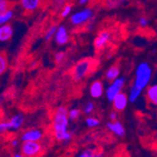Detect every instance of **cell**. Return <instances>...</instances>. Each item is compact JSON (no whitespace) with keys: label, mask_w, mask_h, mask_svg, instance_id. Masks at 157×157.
Here are the masks:
<instances>
[{"label":"cell","mask_w":157,"mask_h":157,"mask_svg":"<svg viewBox=\"0 0 157 157\" xmlns=\"http://www.w3.org/2000/svg\"><path fill=\"white\" fill-rule=\"evenodd\" d=\"M52 128L56 141L68 143L72 140L73 134L69 131L68 109L65 106H59L56 109L52 120Z\"/></svg>","instance_id":"1"},{"label":"cell","mask_w":157,"mask_h":157,"mask_svg":"<svg viewBox=\"0 0 157 157\" xmlns=\"http://www.w3.org/2000/svg\"><path fill=\"white\" fill-rule=\"evenodd\" d=\"M99 65L97 59L87 58L80 60L72 70V76L75 80H80L92 74Z\"/></svg>","instance_id":"2"},{"label":"cell","mask_w":157,"mask_h":157,"mask_svg":"<svg viewBox=\"0 0 157 157\" xmlns=\"http://www.w3.org/2000/svg\"><path fill=\"white\" fill-rule=\"evenodd\" d=\"M151 76V70L147 63H142L138 66L136 70V77L135 82V87L142 91L148 85Z\"/></svg>","instance_id":"3"},{"label":"cell","mask_w":157,"mask_h":157,"mask_svg":"<svg viewBox=\"0 0 157 157\" xmlns=\"http://www.w3.org/2000/svg\"><path fill=\"white\" fill-rule=\"evenodd\" d=\"M44 150L40 141H25L21 144V152L26 157H39Z\"/></svg>","instance_id":"4"},{"label":"cell","mask_w":157,"mask_h":157,"mask_svg":"<svg viewBox=\"0 0 157 157\" xmlns=\"http://www.w3.org/2000/svg\"><path fill=\"white\" fill-rule=\"evenodd\" d=\"M44 138V132L38 128H31L22 133L20 141H41Z\"/></svg>","instance_id":"5"},{"label":"cell","mask_w":157,"mask_h":157,"mask_svg":"<svg viewBox=\"0 0 157 157\" xmlns=\"http://www.w3.org/2000/svg\"><path fill=\"white\" fill-rule=\"evenodd\" d=\"M123 83H124L123 78L115 79L114 80V83L108 88V90L106 91V96L110 102H112L114 97L121 92V90H122V87H123Z\"/></svg>","instance_id":"6"},{"label":"cell","mask_w":157,"mask_h":157,"mask_svg":"<svg viewBox=\"0 0 157 157\" xmlns=\"http://www.w3.org/2000/svg\"><path fill=\"white\" fill-rule=\"evenodd\" d=\"M113 102V106H114V110L116 111H123L128 104V98L126 96V94L120 92L119 94H117L114 99L112 100Z\"/></svg>","instance_id":"7"},{"label":"cell","mask_w":157,"mask_h":157,"mask_svg":"<svg viewBox=\"0 0 157 157\" xmlns=\"http://www.w3.org/2000/svg\"><path fill=\"white\" fill-rule=\"evenodd\" d=\"M24 122H25V117L23 114H16V115H14L8 121L9 131H13V132L19 131L23 127Z\"/></svg>","instance_id":"8"},{"label":"cell","mask_w":157,"mask_h":157,"mask_svg":"<svg viewBox=\"0 0 157 157\" xmlns=\"http://www.w3.org/2000/svg\"><path fill=\"white\" fill-rule=\"evenodd\" d=\"M92 15V11L90 9H87L83 11L75 13L74 16H72V23L75 25H80L84 22H87Z\"/></svg>","instance_id":"9"},{"label":"cell","mask_w":157,"mask_h":157,"mask_svg":"<svg viewBox=\"0 0 157 157\" xmlns=\"http://www.w3.org/2000/svg\"><path fill=\"white\" fill-rule=\"evenodd\" d=\"M106 127L108 128V130L113 133L114 135H116L117 136L122 137L125 135V129L123 125L119 121H110L107 122Z\"/></svg>","instance_id":"10"},{"label":"cell","mask_w":157,"mask_h":157,"mask_svg":"<svg viewBox=\"0 0 157 157\" xmlns=\"http://www.w3.org/2000/svg\"><path fill=\"white\" fill-rule=\"evenodd\" d=\"M109 40H110V33L108 31H103V32H101V33L98 35V37L96 38V40L94 41L95 49L97 51L102 50L107 44V42L109 41Z\"/></svg>","instance_id":"11"},{"label":"cell","mask_w":157,"mask_h":157,"mask_svg":"<svg viewBox=\"0 0 157 157\" xmlns=\"http://www.w3.org/2000/svg\"><path fill=\"white\" fill-rule=\"evenodd\" d=\"M104 87L100 81H95L90 87V95L93 98H100L103 95Z\"/></svg>","instance_id":"12"},{"label":"cell","mask_w":157,"mask_h":157,"mask_svg":"<svg viewBox=\"0 0 157 157\" xmlns=\"http://www.w3.org/2000/svg\"><path fill=\"white\" fill-rule=\"evenodd\" d=\"M40 4V0H21V5L27 11L35 10Z\"/></svg>","instance_id":"13"},{"label":"cell","mask_w":157,"mask_h":157,"mask_svg":"<svg viewBox=\"0 0 157 157\" xmlns=\"http://www.w3.org/2000/svg\"><path fill=\"white\" fill-rule=\"evenodd\" d=\"M69 37L67 34V31L65 29L64 26H60L58 31H56V40L59 44H65L68 41Z\"/></svg>","instance_id":"14"},{"label":"cell","mask_w":157,"mask_h":157,"mask_svg":"<svg viewBox=\"0 0 157 157\" xmlns=\"http://www.w3.org/2000/svg\"><path fill=\"white\" fill-rule=\"evenodd\" d=\"M12 36V27L10 25H4L0 27V40H8Z\"/></svg>","instance_id":"15"},{"label":"cell","mask_w":157,"mask_h":157,"mask_svg":"<svg viewBox=\"0 0 157 157\" xmlns=\"http://www.w3.org/2000/svg\"><path fill=\"white\" fill-rule=\"evenodd\" d=\"M119 74H120V67L118 66V64H114L107 71V73H106V79L109 82H112V81H114L115 79H117Z\"/></svg>","instance_id":"16"},{"label":"cell","mask_w":157,"mask_h":157,"mask_svg":"<svg viewBox=\"0 0 157 157\" xmlns=\"http://www.w3.org/2000/svg\"><path fill=\"white\" fill-rule=\"evenodd\" d=\"M147 98L149 101L154 105H157V86L153 85L147 90Z\"/></svg>","instance_id":"17"},{"label":"cell","mask_w":157,"mask_h":157,"mask_svg":"<svg viewBox=\"0 0 157 157\" xmlns=\"http://www.w3.org/2000/svg\"><path fill=\"white\" fill-rule=\"evenodd\" d=\"M75 157H103V153L99 151H95L92 149H87V150H84L79 154H77Z\"/></svg>","instance_id":"18"},{"label":"cell","mask_w":157,"mask_h":157,"mask_svg":"<svg viewBox=\"0 0 157 157\" xmlns=\"http://www.w3.org/2000/svg\"><path fill=\"white\" fill-rule=\"evenodd\" d=\"M8 69V58L5 52L0 51V75H3Z\"/></svg>","instance_id":"19"},{"label":"cell","mask_w":157,"mask_h":157,"mask_svg":"<svg viewBox=\"0 0 157 157\" xmlns=\"http://www.w3.org/2000/svg\"><path fill=\"white\" fill-rule=\"evenodd\" d=\"M15 3L9 1V0H0V13L6 12L8 10H11Z\"/></svg>","instance_id":"20"},{"label":"cell","mask_w":157,"mask_h":157,"mask_svg":"<svg viewBox=\"0 0 157 157\" xmlns=\"http://www.w3.org/2000/svg\"><path fill=\"white\" fill-rule=\"evenodd\" d=\"M81 115V111L77 108H73L68 111V117L71 121H76Z\"/></svg>","instance_id":"21"},{"label":"cell","mask_w":157,"mask_h":157,"mask_svg":"<svg viewBox=\"0 0 157 157\" xmlns=\"http://www.w3.org/2000/svg\"><path fill=\"white\" fill-rule=\"evenodd\" d=\"M86 123L89 128H95L100 124V121L97 118L94 117H89L86 119Z\"/></svg>","instance_id":"22"},{"label":"cell","mask_w":157,"mask_h":157,"mask_svg":"<svg viewBox=\"0 0 157 157\" xmlns=\"http://www.w3.org/2000/svg\"><path fill=\"white\" fill-rule=\"evenodd\" d=\"M11 17H12V11L11 10H8L6 12L0 13V25L7 23Z\"/></svg>","instance_id":"23"},{"label":"cell","mask_w":157,"mask_h":157,"mask_svg":"<svg viewBox=\"0 0 157 157\" xmlns=\"http://www.w3.org/2000/svg\"><path fill=\"white\" fill-rule=\"evenodd\" d=\"M140 93H141V90H139L138 89H136L135 87V86H133L132 90H131V93H130V102H132V103L136 102V100L138 98Z\"/></svg>","instance_id":"24"},{"label":"cell","mask_w":157,"mask_h":157,"mask_svg":"<svg viewBox=\"0 0 157 157\" xmlns=\"http://www.w3.org/2000/svg\"><path fill=\"white\" fill-rule=\"evenodd\" d=\"M9 131L8 121H0V135H3Z\"/></svg>","instance_id":"25"},{"label":"cell","mask_w":157,"mask_h":157,"mask_svg":"<svg viewBox=\"0 0 157 157\" xmlns=\"http://www.w3.org/2000/svg\"><path fill=\"white\" fill-rule=\"evenodd\" d=\"M93 110H94V104L91 103V102L88 103L84 107V112L86 114H91Z\"/></svg>","instance_id":"26"},{"label":"cell","mask_w":157,"mask_h":157,"mask_svg":"<svg viewBox=\"0 0 157 157\" xmlns=\"http://www.w3.org/2000/svg\"><path fill=\"white\" fill-rule=\"evenodd\" d=\"M56 31V25H53L50 29L47 31V33H46V35H45V39L46 40H50L52 37H53V35L55 34V32Z\"/></svg>","instance_id":"27"},{"label":"cell","mask_w":157,"mask_h":157,"mask_svg":"<svg viewBox=\"0 0 157 157\" xmlns=\"http://www.w3.org/2000/svg\"><path fill=\"white\" fill-rule=\"evenodd\" d=\"M71 9H72V6H71V5L65 6V8L63 9V10H62V12H61V16H62V17H66V16L68 15V14L70 13Z\"/></svg>","instance_id":"28"},{"label":"cell","mask_w":157,"mask_h":157,"mask_svg":"<svg viewBox=\"0 0 157 157\" xmlns=\"http://www.w3.org/2000/svg\"><path fill=\"white\" fill-rule=\"evenodd\" d=\"M19 145H20V139H18L17 137L13 138V139L10 141V146H11L12 148H17V147H19Z\"/></svg>","instance_id":"29"},{"label":"cell","mask_w":157,"mask_h":157,"mask_svg":"<svg viewBox=\"0 0 157 157\" xmlns=\"http://www.w3.org/2000/svg\"><path fill=\"white\" fill-rule=\"evenodd\" d=\"M109 118L111 120V121H117L118 119V111L116 110H114L110 113V115H109Z\"/></svg>","instance_id":"30"},{"label":"cell","mask_w":157,"mask_h":157,"mask_svg":"<svg viewBox=\"0 0 157 157\" xmlns=\"http://www.w3.org/2000/svg\"><path fill=\"white\" fill-rule=\"evenodd\" d=\"M63 58H64V53H58L56 55V62H60L62 59H63Z\"/></svg>","instance_id":"31"},{"label":"cell","mask_w":157,"mask_h":157,"mask_svg":"<svg viewBox=\"0 0 157 157\" xmlns=\"http://www.w3.org/2000/svg\"><path fill=\"white\" fill-rule=\"evenodd\" d=\"M147 23H148V21H147L145 18H141V19H140V25H143V26H144V25H147Z\"/></svg>","instance_id":"32"},{"label":"cell","mask_w":157,"mask_h":157,"mask_svg":"<svg viewBox=\"0 0 157 157\" xmlns=\"http://www.w3.org/2000/svg\"><path fill=\"white\" fill-rule=\"evenodd\" d=\"M12 157H26V156H25L22 152H16L12 155Z\"/></svg>","instance_id":"33"},{"label":"cell","mask_w":157,"mask_h":157,"mask_svg":"<svg viewBox=\"0 0 157 157\" xmlns=\"http://www.w3.org/2000/svg\"><path fill=\"white\" fill-rule=\"evenodd\" d=\"M88 1H89V0H81V1H80V3H81V4H84V3L88 2Z\"/></svg>","instance_id":"34"}]
</instances>
